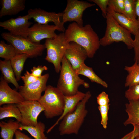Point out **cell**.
Listing matches in <instances>:
<instances>
[{
    "mask_svg": "<svg viewBox=\"0 0 139 139\" xmlns=\"http://www.w3.org/2000/svg\"><path fill=\"white\" fill-rule=\"evenodd\" d=\"M64 33L67 42H74L82 47L88 58L93 57L101 45L100 39L89 24L82 26L73 22L69 25Z\"/></svg>",
    "mask_w": 139,
    "mask_h": 139,
    "instance_id": "6da1fadb",
    "label": "cell"
},
{
    "mask_svg": "<svg viewBox=\"0 0 139 139\" xmlns=\"http://www.w3.org/2000/svg\"><path fill=\"white\" fill-rule=\"evenodd\" d=\"M60 72L57 87L65 96L76 94L79 91L78 88L81 85L86 88L89 87L88 83L79 76L64 56L62 61Z\"/></svg>",
    "mask_w": 139,
    "mask_h": 139,
    "instance_id": "7a4b0ae2",
    "label": "cell"
},
{
    "mask_svg": "<svg viewBox=\"0 0 139 139\" xmlns=\"http://www.w3.org/2000/svg\"><path fill=\"white\" fill-rule=\"evenodd\" d=\"M85 94L75 110L66 114L61 120L58 127L60 135L78 134L88 113L86 103L91 96L89 91Z\"/></svg>",
    "mask_w": 139,
    "mask_h": 139,
    "instance_id": "3957f363",
    "label": "cell"
},
{
    "mask_svg": "<svg viewBox=\"0 0 139 139\" xmlns=\"http://www.w3.org/2000/svg\"><path fill=\"white\" fill-rule=\"evenodd\" d=\"M44 95L38 101L44 108L47 119L60 116L64 108L65 96L57 87L47 86Z\"/></svg>",
    "mask_w": 139,
    "mask_h": 139,
    "instance_id": "277c9868",
    "label": "cell"
},
{
    "mask_svg": "<svg viewBox=\"0 0 139 139\" xmlns=\"http://www.w3.org/2000/svg\"><path fill=\"white\" fill-rule=\"evenodd\" d=\"M106 27L103 36L100 39V45L106 46L114 42H124L129 49L133 48V40L131 33L116 21L107 13L106 17Z\"/></svg>",
    "mask_w": 139,
    "mask_h": 139,
    "instance_id": "5b68a950",
    "label": "cell"
},
{
    "mask_svg": "<svg viewBox=\"0 0 139 139\" xmlns=\"http://www.w3.org/2000/svg\"><path fill=\"white\" fill-rule=\"evenodd\" d=\"M69 43L65 39L64 32L57 34L54 38L46 39L44 44L47 55L45 59L53 64L57 73L60 72L62 61Z\"/></svg>",
    "mask_w": 139,
    "mask_h": 139,
    "instance_id": "8992f818",
    "label": "cell"
},
{
    "mask_svg": "<svg viewBox=\"0 0 139 139\" xmlns=\"http://www.w3.org/2000/svg\"><path fill=\"white\" fill-rule=\"evenodd\" d=\"M2 38L13 45L19 54H27L30 58H33L41 56L45 49L44 44L33 42L27 38L13 35L10 33H2Z\"/></svg>",
    "mask_w": 139,
    "mask_h": 139,
    "instance_id": "52a82bcc",
    "label": "cell"
},
{
    "mask_svg": "<svg viewBox=\"0 0 139 139\" xmlns=\"http://www.w3.org/2000/svg\"><path fill=\"white\" fill-rule=\"evenodd\" d=\"M95 5L86 1L78 0H68L66 8L62 13V21L63 24L74 21L80 26H83V14L88 8Z\"/></svg>",
    "mask_w": 139,
    "mask_h": 139,
    "instance_id": "ba28073f",
    "label": "cell"
},
{
    "mask_svg": "<svg viewBox=\"0 0 139 139\" xmlns=\"http://www.w3.org/2000/svg\"><path fill=\"white\" fill-rule=\"evenodd\" d=\"M16 105L21 115V124L23 126H35L39 115L44 110L38 101L25 100Z\"/></svg>",
    "mask_w": 139,
    "mask_h": 139,
    "instance_id": "9c48e42d",
    "label": "cell"
},
{
    "mask_svg": "<svg viewBox=\"0 0 139 139\" xmlns=\"http://www.w3.org/2000/svg\"><path fill=\"white\" fill-rule=\"evenodd\" d=\"M49 77V74L46 73L33 83L26 85L20 86L19 92L25 100L38 101L42 96V93L46 88Z\"/></svg>",
    "mask_w": 139,
    "mask_h": 139,
    "instance_id": "30bf717a",
    "label": "cell"
},
{
    "mask_svg": "<svg viewBox=\"0 0 139 139\" xmlns=\"http://www.w3.org/2000/svg\"><path fill=\"white\" fill-rule=\"evenodd\" d=\"M30 18L27 14L11 18L0 22V26L8 30L11 34L27 38L30 26L32 23L29 21Z\"/></svg>",
    "mask_w": 139,
    "mask_h": 139,
    "instance_id": "8fae6325",
    "label": "cell"
},
{
    "mask_svg": "<svg viewBox=\"0 0 139 139\" xmlns=\"http://www.w3.org/2000/svg\"><path fill=\"white\" fill-rule=\"evenodd\" d=\"M27 12L30 19L33 18L37 23L47 24L49 22H53L58 28L60 31L65 32L66 30L64 24L60 20L62 13L49 12L40 8L30 9Z\"/></svg>",
    "mask_w": 139,
    "mask_h": 139,
    "instance_id": "7c38bea8",
    "label": "cell"
},
{
    "mask_svg": "<svg viewBox=\"0 0 139 139\" xmlns=\"http://www.w3.org/2000/svg\"><path fill=\"white\" fill-rule=\"evenodd\" d=\"M56 30L59 31L58 28L55 25L36 23L29 28L27 38L33 42L39 44L44 39L55 37L57 35L55 33Z\"/></svg>",
    "mask_w": 139,
    "mask_h": 139,
    "instance_id": "4fadbf2b",
    "label": "cell"
},
{
    "mask_svg": "<svg viewBox=\"0 0 139 139\" xmlns=\"http://www.w3.org/2000/svg\"><path fill=\"white\" fill-rule=\"evenodd\" d=\"M64 56L68 61L72 68L76 71L84 63L88 57L87 52L82 47L73 42L69 43Z\"/></svg>",
    "mask_w": 139,
    "mask_h": 139,
    "instance_id": "5bb4252c",
    "label": "cell"
},
{
    "mask_svg": "<svg viewBox=\"0 0 139 139\" xmlns=\"http://www.w3.org/2000/svg\"><path fill=\"white\" fill-rule=\"evenodd\" d=\"M25 100L20 93L11 88L3 77L1 76L0 81V106L10 104L16 105Z\"/></svg>",
    "mask_w": 139,
    "mask_h": 139,
    "instance_id": "9a60e30c",
    "label": "cell"
},
{
    "mask_svg": "<svg viewBox=\"0 0 139 139\" xmlns=\"http://www.w3.org/2000/svg\"><path fill=\"white\" fill-rule=\"evenodd\" d=\"M85 95V93L79 91L74 95L65 96L63 112L56 122L47 130V133L50 132L65 115L73 111L78 103L84 98Z\"/></svg>",
    "mask_w": 139,
    "mask_h": 139,
    "instance_id": "2e32d148",
    "label": "cell"
},
{
    "mask_svg": "<svg viewBox=\"0 0 139 139\" xmlns=\"http://www.w3.org/2000/svg\"><path fill=\"white\" fill-rule=\"evenodd\" d=\"M0 17L16 15L25 8V0H2Z\"/></svg>",
    "mask_w": 139,
    "mask_h": 139,
    "instance_id": "e0dca14e",
    "label": "cell"
},
{
    "mask_svg": "<svg viewBox=\"0 0 139 139\" xmlns=\"http://www.w3.org/2000/svg\"><path fill=\"white\" fill-rule=\"evenodd\" d=\"M107 12L120 25L128 31L131 34L134 36L136 34L139 29V23L138 22L134 21L123 14L115 12L108 5Z\"/></svg>",
    "mask_w": 139,
    "mask_h": 139,
    "instance_id": "ac0fdd59",
    "label": "cell"
},
{
    "mask_svg": "<svg viewBox=\"0 0 139 139\" xmlns=\"http://www.w3.org/2000/svg\"><path fill=\"white\" fill-rule=\"evenodd\" d=\"M125 105L128 117L124 123V125L132 124L139 126V100L129 101Z\"/></svg>",
    "mask_w": 139,
    "mask_h": 139,
    "instance_id": "d6986e66",
    "label": "cell"
},
{
    "mask_svg": "<svg viewBox=\"0 0 139 139\" xmlns=\"http://www.w3.org/2000/svg\"><path fill=\"white\" fill-rule=\"evenodd\" d=\"M0 70L5 80L11 83L17 89L20 87L12 66L10 60H0Z\"/></svg>",
    "mask_w": 139,
    "mask_h": 139,
    "instance_id": "ffe728a7",
    "label": "cell"
},
{
    "mask_svg": "<svg viewBox=\"0 0 139 139\" xmlns=\"http://www.w3.org/2000/svg\"><path fill=\"white\" fill-rule=\"evenodd\" d=\"M21 124L17 121L10 119L7 122H0V136L3 139H13L16 131L19 129Z\"/></svg>",
    "mask_w": 139,
    "mask_h": 139,
    "instance_id": "44dd1931",
    "label": "cell"
},
{
    "mask_svg": "<svg viewBox=\"0 0 139 139\" xmlns=\"http://www.w3.org/2000/svg\"><path fill=\"white\" fill-rule=\"evenodd\" d=\"M8 117L14 118L17 121L21 122V115L16 104H5L0 107V119Z\"/></svg>",
    "mask_w": 139,
    "mask_h": 139,
    "instance_id": "7402d4cb",
    "label": "cell"
},
{
    "mask_svg": "<svg viewBox=\"0 0 139 139\" xmlns=\"http://www.w3.org/2000/svg\"><path fill=\"white\" fill-rule=\"evenodd\" d=\"M124 69L128 73L125 86L126 87H130L139 83V65L138 63L135 62L131 66H126Z\"/></svg>",
    "mask_w": 139,
    "mask_h": 139,
    "instance_id": "603a6c76",
    "label": "cell"
},
{
    "mask_svg": "<svg viewBox=\"0 0 139 139\" xmlns=\"http://www.w3.org/2000/svg\"><path fill=\"white\" fill-rule=\"evenodd\" d=\"M75 72L79 75H81L86 77L92 82L99 84L105 88L108 87L107 84L96 74L93 68L87 66L85 63Z\"/></svg>",
    "mask_w": 139,
    "mask_h": 139,
    "instance_id": "cb8c5ba5",
    "label": "cell"
},
{
    "mask_svg": "<svg viewBox=\"0 0 139 139\" xmlns=\"http://www.w3.org/2000/svg\"><path fill=\"white\" fill-rule=\"evenodd\" d=\"M45 129V124L40 121L35 126H25L21 124L19 129L26 131L35 139H48L44 133Z\"/></svg>",
    "mask_w": 139,
    "mask_h": 139,
    "instance_id": "d4e9b609",
    "label": "cell"
},
{
    "mask_svg": "<svg viewBox=\"0 0 139 139\" xmlns=\"http://www.w3.org/2000/svg\"><path fill=\"white\" fill-rule=\"evenodd\" d=\"M30 58L28 55L19 54L10 60L11 64L17 81L21 79V74L23 70L24 64L27 59Z\"/></svg>",
    "mask_w": 139,
    "mask_h": 139,
    "instance_id": "484cf974",
    "label": "cell"
},
{
    "mask_svg": "<svg viewBox=\"0 0 139 139\" xmlns=\"http://www.w3.org/2000/svg\"><path fill=\"white\" fill-rule=\"evenodd\" d=\"M19 54L17 49L12 44L6 43L3 40L0 42V57L4 60H10Z\"/></svg>",
    "mask_w": 139,
    "mask_h": 139,
    "instance_id": "4316f807",
    "label": "cell"
},
{
    "mask_svg": "<svg viewBox=\"0 0 139 139\" xmlns=\"http://www.w3.org/2000/svg\"><path fill=\"white\" fill-rule=\"evenodd\" d=\"M135 1L124 0V10L123 14L129 19L138 22L135 13Z\"/></svg>",
    "mask_w": 139,
    "mask_h": 139,
    "instance_id": "83f0119b",
    "label": "cell"
},
{
    "mask_svg": "<svg viewBox=\"0 0 139 139\" xmlns=\"http://www.w3.org/2000/svg\"><path fill=\"white\" fill-rule=\"evenodd\" d=\"M125 97L129 100H139V83L129 87L125 92Z\"/></svg>",
    "mask_w": 139,
    "mask_h": 139,
    "instance_id": "f1b7e54d",
    "label": "cell"
},
{
    "mask_svg": "<svg viewBox=\"0 0 139 139\" xmlns=\"http://www.w3.org/2000/svg\"><path fill=\"white\" fill-rule=\"evenodd\" d=\"M110 105L102 106H98V107L101 115V124L105 129H106L107 127L108 113Z\"/></svg>",
    "mask_w": 139,
    "mask_h": 139,
    "instance_id": "f546056e",
    "label": "cell"
},
{
    "mask_svg": "<svg viewBox=\"0 0 139 139\" xmlns=\"http://www.w3.org/2000/svg\"><path fill=\"white\" fill-rule=\"evenodd\" d=\"M108 5L115 12L123 14L124 10V0H109Z\"/></svg>",
    "mask_w": 139,
    "mask_h": 139,
    "instance_id": "4dcf8cb0",
    "label": "cell"
},
{
    "mask_svg": "<svg viewBox=\"0 0 139 139\" xmlns=\"http://www.w3.org/2000/svg\"><path fill=\"white\" fill-rule=\"evenodd\" d=\"M90 2H93L98 5L100 8L102 12V15L106 18L107 12V9L109 4V0H90Z\"/></svg>",
    "mask_w": 139,
    "mask_h": 139,
    "instance_id": "1f68e13d",
    "label": "cell"
},
{
    "mask_svg": "<svg viewBox=\"0 0 139 139\" xmlns=\"http://www.w3.org/2000/svg\"><path fill=\"white\" fill-rule=\"evenodd\" d=\"M135 38L133 40V48L134 53V60L135 62L138 63L139 62V29L135 36Z\"/></svg>",
    "mask_w": 139,
    "mask_h": 139,
    "instance_id": "d6a6232c",
    "label": "cell"
},
{
    "mask_svg": "<svg viewBox=\"0 0 139 139\" xmlns=\"http://www.w3.org/2000/svg\"><path fill=\"white\" fill-rule=\"evenodd\" d=\"M97 101L99 106H102L109 105L110 100L108 95L102 91L97 97Z\"/></svg>",
    "mask_w": 139,
    "mask_h": 139,
    "instance_id": "836d02e7",
    "label": "cell"
},
{
    "mask_svg": "<svg viewBox=\"0 0 139 139\" xmlns=\"http://www.w3.org/2000/svg\"><path fill=\"white\" fill-rule=\"evenodd\" d=\"M21 78L23 81L24 85H26L37 81L39 78L36 77L26 71L24 76H21Z\"/></svg>",
    "mask_w": 139,
    "mask_h": 139,
    "instance_id": "e575fe53",
    "label": "cell"
},
{
    "mask_svg": "<svg viewBox=\"0 0 139 139\" xmlns=\"http://www.w3.org/2000/svg\"><path fill=\"white\" fill-rule=\"evenodd\" d=\"M48 70V68L45 66L39 65L37 67H33L31 69L32 74L35 76L39 78L42 75L41 74L44 71Z\"/></svg>",
    "mask_w": 139,
    "mask_h": 139,
    "instance_id": "d590c367",
    "label": "cell"
},
{
    "mask_svg": "<svg viewBox=\"0 0 139 139\" xmlns=\"http://www.w3.org/2000/svg\"><path fill=\"white\" fill-rule=\"evenodd\" d=\"M15 135V139H32L18 130L16 131Z\"/></svg>",
    "mask_w": 139,
    "mask_h": 139,
    "instance_id": "8d00e7d4",
    "label": "cell"
},
{
    "mask_svg": "<svg viewBox=\"0 0 139 139\" xmlns=\"http://www.w3.org/2000/svg\"><path fill=\"white\" fill-rule=\"evenodd\" d=\"M133 125L134 127V132L130 139H134L139 135V126L135 125Z\"/></svg>",
    "mask_w": 139,
    "mask_h": 139,
    "instance_id": "74e56055",
    "label": "cell"
},
{
    "mask_svg": "<svg viewBox=\"0 0 139 139\" xmlns=\"http://www.w3.org/2000/svg\"><path fill=\"white\" fill-rule=\"evenodd\" d=\"M135 8L137 19L139 23V0H135Z\"/></svg>",
    "mask_w": 139,
    "mask_h": 139,
    "instance_id": "f35d334b",
    "label": "cell"
},
{
    "mask_svg": "<svg viewBox=\"0 0 139 139\" xmlns=\"http://www.w3.org/2000/svg\"><path fill=\"white\" fill-rule=\"evenodd\" d=\"M134 132V130L133 129V131L127 134L120 139H130L133 134Z\"/></svg>",
    "mask_w": 139,
    "mask_h": 139,
    "instance_id": "ab89813d",
    "label": "cell"
},
{
    "mask_svg": "<svg viewBox=\"0 0 139 139\" xmlns=\"http://www.w3.org/2000/svg\"><path fill=\"white\" fill-rule=\"evenodd\" d=\"M136 139H139V135L136 138Z\"/></svg>",
    "mask_w": 139,
    "mask_h": 139,
    "instance_id": "60d3db41",
    "label": "cell"
},
{
    "mask_svg": "<svg viewBox=\"0 0 139 139\" xmlns=\"http://www.w3.org/2000/svg\"><path fill=\"white\" fill-rule=\"evenodd\" d=\"M138 65H139V62L138 63Z\"/></svg>",
    "mask_w": 139,
    "mask_h": 139,
    "instance_id": "b9f144b4",
    "label": "cell"
}]
</instances>
